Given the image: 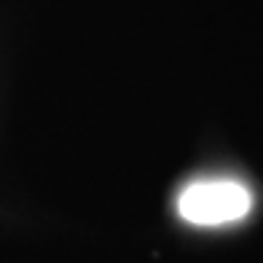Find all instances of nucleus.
<instances>
[{
  "mask_svg": "<svg viewBox=\"0 0 263 263\" xmlns=\"http://www.w3.org/2000/svg\"><path fill=\"white\" fill-rule=\"evenodd\" d=\"M253 207L250 191L234 180H204L188 185L177 199V212L196 226L242 220Z\"/></svg>",
  "mask_w": 263,
  "mask_h": 263,
  "instance_id": "1",
  "label": "nucleus"
}]
</instances>
